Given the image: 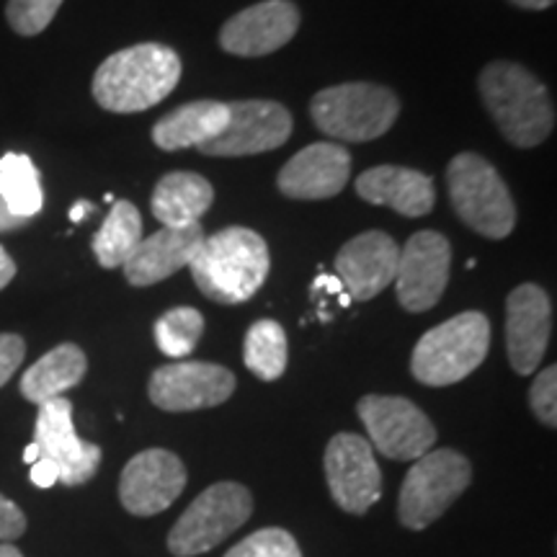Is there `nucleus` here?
Here are the masks:
<instances>
[{
  "label": "nucleus",
  "mask_w": 557,
  "mask_h": 557,
  "mask_svg": "<svg viewBox=\"0 0 557 557\" xmlns=\"http://www.w3.org/2000/svg\"><path fill=\"white\" fill-rule=\"evenodd\" d=\"M310 114L323 135L344 143H372L398 120L400 101L385 86L341 83L312 96Z\"/></svg>",
  "instance_id": "nucleus-5"
},
{
  "label": "nucleus",
  "mask_w": 557,
  "mask_h": 557,
  "mask_svg": "<svg viewBox=\"0 0 557 557\" xmlns=\"http://www.w3.org/2000/svg\"><path fill=\"white\" fill-rule=\"evenodd\" d=\"M480 96L500 135L517 148H537L555 129V109L537 75L517 62H491L480 73Z\"/></svg>",
  "instance_id": "nucleus-3"
},
{
  "label": "nucleus",
  "mask_w": 557,
  "mask_h": 557,
  "mask_svg": "<svg viewBox=\"0 0 557 557\" xmlns=\"http://www.w3.org/2000/svg\"><path fill=\"white\" fill-rule=\"evenodd\" d=\"M325 480L346 513H367L382 493V472L374 449L357 434H336L325 447Z\"/></svg>",
  "instance_id": "nucleus-13"
},
{
  "label": "nucleus",
  "mask_w": 557,
  "mask_h": 557,
  "mask_svg": "<svg viewBox=\"0 0 557 557\" xmlns=\"http://www.w3.org/2000/svg\"><path fill=\"white\" fill-rule=\"evenodd\" d=\"M37 459H39V447L32 442L29 447L24 449V462H26V465H34V462H37Z\"/></svg>",
  "instance_id": "nucleus-39"
},
{
  "label": "nucleus",
  "mask_w": 557,
  "mask_h": 557,
  "mask_svg": "<svg viewBox=\"0 0 557 557\" xmlns=\"http://www.w3.org/2000/svg\"><path fill=\"white\" fill-rule=\"evenodd\" d=\"M34 444L39 447V457L58 468L62 485H83L99 472L101 447L83 442L75 434L73 403L67 398L41 403L37 426H34Z\"/></svg>",
  "instance_id": "nucleus-11"
},
{
  "label": "nucleus",
  "mask_w": 557,
  "mask_h": 557,
  "mask_svg": "<svg viewBox=\"0 0 557 557\" xmlns=\"http://www.w3.org/2000/svg\"><path fill=\"white\" fill-rule=\"evenodd\" d=\"M32 220H24V218H16V214L11 212L9 205H5L3 197H0V233H11V230H18L24 225H29Z\"/></svg>",
  "instance_id": "nucleus-35"
},
{
  "label": "nucleus",
  "mask_w": 557,
  "mask_h": 557,
  "mask_svg": "<svg viewBox=\"0 0 557 557\" xmlns=\"http://www.w3.org/2000/svg\"><path fill=\"white\" fill-rule=\"evenodd\" d=\"M184 462L169 449H145L124 465L120 500L135 517H156L165 511L186 487Z\"/></svg>",
  "instance_id": "nucleus-15"
},
{
  "label": "nucleus",
  "mask_w": 557,
  "mask_h": 557,
  "mask_svg": "<svg viewBox=\"0 0 557 557\" xmlns=\"http://www.w3.org/2000/svg\"><path fill=\"white\" fill-rule=\"evenodd\" d=\"M451 248L449 240L434 230L410 235L403 246L395 274L400 305L408 312H426L442 299L449 282Z\"/></svg>",
  "instance_id": "nucleus-14"
},
{
  "label": "nucleus",
  "mask_w": 557,
  "mask_h": 557,
  "mask_svg": "<svg viewBox=\"0 0 557 557\" xmlns=\"http://www.w3.org/2000/svg\"><path fill=\"white\" fill-rule=\"evenodd\" d=\"M400 246L387 233L372 230L351 238L336 256L341 287L357 302L377 297L398 274Z\"/></svg>",
  "instance_id": "nucleus-18"
},
{
  "label": "nucleus",
  "mask_w": 557,
  "mask_h": 557,
  "mask_svg": "<svg viewBox=\"0 0 557 557\" xmlns=\"http://www.w3.org/2000/svg\"><path fill=\"white\" fill-rule=\"evenodd\" d=\"M29 478H32V483L37 485V487H52L54 483H60L58 468H54L52 462H47V459H41V457L32 465Z\"/></svg>",
  "instance_id": "nucleus-34"
},
{
  "label": "nucleus",
  "mask_w": 557,
  "mask_h": 557,
  "mask_svg": "<svg viewBox=\"0 0 557 557\" xmlns=\"http://www.w3.org/2000/svg\"><path fill=\"white\" fill-rule=\"evenodd\" d=\"M88 372V359L81 346L60 344L26 369L21 377V395L34 406L62 398L67 389L81 385Z\"/></svg>",
  "instance_id": "nucleus-24"
},
{
  "label": "nucleus",
  "mask_w": 557,
  "mask_h": 557,
  "mask_svg": "<svg viewBox=\"0 0 557 557\" xmlns=\"http://www.w3.org/2000/svg\"><path fill=\"white\" fill-rule=\"evenodd\" d=\"M16 276V263L9 256V250L0 246V289H5Z\"/></svg>",
  "instance_id": "nucleus-36"
},
{
  "label": "nucleus",
  "mask_w": 557,
  "mask_h": 557,
  "mask_svg": "<svg viewBox=\"0 0 557 557\" xmlns=\"http://www.w3.org/2000/svg\"><path fill=\"white\" fill-rule=\"evenodd\" d=\"M214 201V189L199 173L176 171L158 181L152 191V214L163 227L184 230L199 225L201 214L209 212Z\"/></svg>",
  "instance_id": "nucleus-23"
},
{
  "label": "nucleus",
  "mask_w": 557,
  "mask_h": 557,
  "mask_svg": "<svg viewBox=\"0 0 557 557\" xmlns=\"http://www.w3.org/2000/svg\"><path fill=\"white\" fill-rule=\"evenodd\" d=\"M529 403H532L534 416L549 429L557 426V367L542 369L529 389Z\"/></svg>",
  "instance_id": "nucleus-31"
},
{
  "label": "nucleus",
  "mask_w": 557,
  "mask_h": 557,
  "mask_svg": "<svg viewBox=\"0 0 557 557\" xmlns=\"http://www.w3.org/2000/svg\"><path fill=\"white\" fill-rule=\"evenodd\" d=\"M0 197L16 218L32 220L41 212L45 191H41L39 169L29 156L5 152L0 158Z\"/></svg>",
  "instance_id": "nucleus-25"
},
{
  "label": "nucleus",
  "mask_w": 557,
  "mask_h": 557,
  "mask_svg": "<svg viewBox=\"0 0 557 557\" xmlns=\"http://www.w3.org/2000/svg\"><path fill=\"white\" fill-rule=\"evenodd\" d=\"M297 29L299 9L292 0H263L225 21L220 45L238 58H263L289 45Z\"/></svg>",
  "instance_id": "nucleus-16"
},
{
  "label": "nucleus",
  "mask_w": 557,
  "mask_h": 557,
  "mask_svg": "<svg viewBox=\"0 0 557 557\" xmlns=\"http://www.w3.org/2000/svg\"><path fill=\"white\" fill-rule=\"evenodd\" d=\"M253 513V496L240 483H214L194 498L169 534L176 557H197L238 532Z\"/></svg>",
  "instance_id": "nucleus-8"
},
{
  "label": "nucleus",
  "mask_w": 557,
  "mask_h": 557,
  "mask_svg": "<svg viewBox=\"0 0 557 557\" xmlns=\"http://www.w3.org/2000/svg\"><path fill=\"white\" fill-rule=\"evenodd\" d=\"M26 532V513L0 493V542H13Z\"/></svg>",
  "instance_id": "nucleus-33"
},
{
  "label": "nucleus",
  "mask_w": 557,
  "mask_h": 557,
  "mask_svg": "<svg viewBox=\"0 0 557 557\" xmlns=\"http://www.w3.org/2000/svg\"><path fill=\"white\" fill-rule=\"evenodd\" d=\"M62 0H9L5 21L21 37H37L58 16Z\"/></svg>",
  "instance_id": "nucleus-29"
},
{
  "label": "nucleus",
  "mask_w": 557,
  "mask_h": 557,
  "mask_svg": "<svg viewBox=\"0 0 557 557\" xmlns=\"http://www.w3.org/2000/svg\"><path fill=\"white\" fill-rule=\"evenodd\" d=\"M357 413L364 423L369 444L387 459L410 462L423 457L436 444V429L431 418L416 403L395 395H364Z\"/></svg>",
  "instance_id": "nucleus-9"
},
{
  "label": "nucleus",
  "mask_w": 557,
  "mask_h": 557,
  "mask_svg": "<svg viewBox=\"0 0 557 557\" xmlns=\"http://www.w3.org/2000/svg\"><path fill=\"white\" fill-rule=\"evenodd\" d=\"M0 557H24V553H21L18 547H13L11 542H3V545H0Z\"/></svg>",
  "instance_id": "nucleus-40"
},
{
  "label": "nucleus",
  "mask_w": 557,
  "mask_h": 557,
  "mask_svg": "<svg viewBox=\"0 0 557 557\" xmlns=\"http://www.w3.org/2000/svg\"><path fill=\"white\" fill-rule=\"evenodd\" d=\"M227 127V103L222 101H191L173 109L152 127V143L160 150L176 152L194 145H205Z\"/></svg>",
  "instance_id": "nucleus-22"
},
{
  "label": "nucleus",
  "mask_w": 557,
  "mask_h": 557,
  "mask_svg": "<svg viewBox=\"0 0 557 557\" xmlns=\"http://www.w3.org/2000/svg\"><path fill=\"white\" fill-rule=\"evenodd\" d=\"M139 240H143V220H139L137 207L129 201H114L90 246L103 269H116L129 259Z\"/></svg>",
  "instance_id": "nucleus-26"
},
{
  "label": "nucleus",
  "mask_w": 557,
  "mask_h": 557,
  "mask_svg": "<svg viewBox=\"0 0 557 557\" xmlns=\"http://www.w3.org/2000/svg\"><path fill=\"white\" fill-rule=\"evenodd\" d=\"M271 256L267 240L248 227H225L205 235L189 271L201 295L220 305L248 302L267 282Z\"/></svg>",
  "instance_id": "nucleus-1"
},
{
  "label": "nucleus",
  "mask_w": 557,
  "mask_h": 557,
  "mask_svg": "<svg viewBox=\"0 0 557 557\" xmlns=\"http://www.w3.org/2000/svg\"><path fill=\"white\" fill-rule=\"evenodd\" d=\"M156 344L165 357L186 359L205 333V318L194 308H173L156 320Z\"/></svg>",
  "instance_id": "nucleus-28"
},
{
  "label": "nucleus",
  "mask_w": 557,
  "mask_h": 557,
  "mask_svg": "<svg viewBox=\"0 0 557 557\" xmlns=\"http://www.w3.org/2000/svg\"><path fill=\"white\" fill-rule=\"evenodd\" d=\"M351 176V156L338 143H315L299 150L278 171L276 186L289 199H331Z\"/></svg>",
  "instance_id": "nucleus-19"
},
{
  "label": "nucleus",
  "mask_w": 557,
  "mask_h": 557,
  "mask_svg": "<svg viewBox=\"0 0 557 557\" xmlns=\"http://www.w3.org/2000/svg\"><path fill=\"white\" fill-rule=\"evenodd\" d=\"M449 199L465 225L491 240H504L517 225V205L500 173L483 156L459 152L447 169Z\"/></svg>",
  "instance_id": "nucleus-6"
},
{
  "label": "nucleus",
  "mask_w": 557,
  "mask_h": 557,
  "mask_svg": "<svg viewBox=\"0 0 557 557\" xmlns=\"http://www.w3.org/2000/svg\"><path fill=\"white\" fill-rule=\"evenodd\" d=\"M243 361L256 377L274 382L287 369V333L276 320H259L246 333Z\"/></svg>",
  "instance_id": "nucleus-27"
},
{
  "label": "nucleus",
  "mask_w": 557,
  "mask_h": 557,
  "mask_svg": "<svg viewBox=\"0 0 557 557\" xmlns=\"http://www.w3.org/2000/svg\"><path fill=\"white\" fill-rule=\"evenodd\" d=\"M90 212H96V207L90 205V201H78V205L70 209V220L83 222V218H86V214H90Z\"/></svg>",
  "instance_id": "nucleus-38"
},
{
  "label": "nucleus",
  "mask_w": 557,
  "mask_h": 557,
  "mask_svg": "<svg viewBox=\"0 0 557 557\" xmlns=\"http://www.w3.org/2000/svg\"><path fill=\"white\" fill-rule=\"evenodd\" d=\"M26 344L16 333H0V387L9 382L16 369L24 364Z\"/></svg>",
  "instance_id": "nucleus-32"
},
{
  "label": "nucleus",
  "mask_w": 557,
  "mask_h": 557,
  "mask_svg": "<svg viewBox=\"0 0 557 557\" xmlns=\"http://www.w3.org/2000/svg\"><path fill=\"white\" fill-rule=\"evenodd\" d=\"M553 331V305L537 284H521L506 302V348L517 374H532L542 364Z\"/></svg>",
  "instance_id": "nucleus-17"
},
{
  "label": "nucleus",
  "mask_w": 557,
  "mask_h": 557,
  "mask_svg": "<svg viewBox=\"0 0 557 557\" xmlns=\"http://www.w3.org/2000/svg\"><path fill=\"white\" fill-rule=\"evenodd\" d=\"M491 348V323L470 310L423 333L410 357V372L421 385L447 387L470 377Z\"/></svg>",
  "instance_id": "nucleus-4"
},
{
  "label": "nucleus",
  "mask_w": 557,
  "mask_h": 557,
  "mask_svg": "<svg viewBox=\"0 0 557 557\" xmlns=\"http://www.w3.org/2000/svg\"><path fill=\"white\" fill-rule=\"evenodd\" d=\"M470 480L472 468L468 457L455 449H436L418 457L400 487V524L413 529V532L431 527L462 496Z\"/></svg>",
  "instance_id": "nucleus-7"
},
{
  "label": "nucleus",
  "mask_w": 557,
  "mask_h": 557,
  "mask_svg": "<svg viewBox=\"0 0 557 557\" xmlns=\"http://www.w3.org/2000/svg\"><path fill=\"white\" fill-rule=\"evenodd\" d=\"M357 194L369 205L389 207L403 218H423L436 205L434 178L403 165H377L357 178Z\"/></svg>",
  "instance_id": "nucleus-21"
},
{
  "label": "nucleus",
  "mask_w": 557,
  "mask_h": 557,
  "mask_svg": "<svg viewBox=\"0 0 557 557\" xmlns=\"http://www.w3.org/2000/svg\"><path fill=\"white\" fill-rule=\"evenodd\" d=\"M511 3L527 11H547L549 5H555V0H511Z\"/></svg>",
  "instance_id": "nucleus-37"
},
{
  "label": "nucleus",
  "mask_w": 557,
  "mask_h": 557,
  "mask_svg": "<svg viewBox=\"0 0 557 557\" xmlns=\"http://www.w3.org/2000/svg\"><path fill=\"white\" fill-rule=\"evenodd\" d=\"M201 240H205L201 225L184 230H158L150 238L139 240L129 259L122 263L124 276H127L132 287H150V284L163 282V278L176 274L178 269L189 267V259Z\"/></svg>",
  "instance_id": "nucleus-20"
},
{
  "label": "nucleus",
  "mask_w": 557,
  "mask_h": 557,
  "mask_svg": "<svg viewBox=\"0 0 557 557\" xmlns=\"http://www.w3.org/2000/svg\"><path fill=\"white\" fill-rule=\"evenodd\" d=\"M181 60L176 50L145 41L109 54L94 75V99L114 114H137L156 107L176 90Z\"/></svg>",
  "instance_id": "nucleus-2"
},
{
  "label": "nucleus",
  "mask_w": 557,
  "mask_h": 557,
  "mask_svg": "<svg viewBox=\"0 0 557 557\" xmlns=\"http://www.w3.org/2000/svg\"><path fill=\"white\" fill-rule=\"evenodd\" d=\"M152 406L169 413H189L222 406L235 393V374L209 361H176L152 372Z\"/></svg>",
  "instance_id": "nucleus-12"
},
{
  "label": "nucleus",
  "mask_w": 557,
  "mask_h": 557,
  "mask_svg": "<svg viewBox=\"0 0 557 557\" xmlns=\"http://www.w3.org/2000/svg\"><path fill=\"white\" fill-rule=\"evenodd\" d=\"M225 557H302V553L287 529L267 527L238 542Z\"/></svg>",
  "instance_id": "nucleus-30"
},
{
  "label": "nucleus",
  "mask_w": 557,
  "mask_h": 557,
  "mask_svg": "<svg viewBox=\"0 0 557 557\" xmlns=\"http://www.w3.org/2000/svg\"><path fill=\"white\" fill-rule=\"evenodd\" d=\"M292 135V114L276 101L227 103V127L199 150L209 158L259 156L282 148Z\"/></svg>",
  "instance_id": "nucleus-10"
}]
</instances>
